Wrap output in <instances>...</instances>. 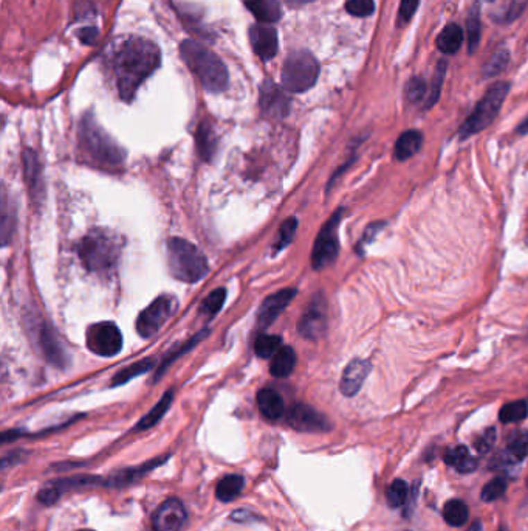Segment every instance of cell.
Segmentation results:
<instances>
[{
	"label": "cell",
	"instance_id": "12",
	"mask_svg": "<svg viewBox=\"0 0 528 531\" xmlns=\"http://www.w3.org/2000/svg\"><path fill=\"white\" fill-rule=\"evenodd\" d=\"M188 513L183 502L177 497L164 500L152 516V530L153 531H182Z\"/></svg>",
	"mask_w": 528,
	"mask_h": 531
},
{
	"label": "cell",
	"instance_id": "37",
	"mask_svg": "<svg viewBox=\"0 0 528 531\" xmlns=\"http://www.w3.org/2000/svg\"><path fill=\"white\" fill-rule=\"evenodd\" d=\"M225 300H226V289L217 288L216 291H212L211 294L202 302V304H200V308H198V313L205 317L212 318L219 313L220 309L223 308Z\"/></svg>",
	"mask_w": 528,
	"mask_h": 531
},
{
	"label": "cell",
	"instance_id": "15",
	"mask_svg": "<svg viewBox=\"0 0 528 531\" xmlns=\"http://www.w3.org/2000/svg\"><path fill=\"white\" fill-rule=\"evenodd\" d=\"M37 345L45 359L51 365H55V367L65 368L70 363V357L67 354L64 343L51 325H41V328L37 331Z\"/></svg>",
	"mask_w": 528,
	"mask_h": 531
},
{
	"label": "cell",
	"instance_id": "26",
	"mask_svg": "<svg viewBox=\"0 0 528 531\" xmlns=\"http://www.w3.org/2000/svg\"><path fill=\"white\" fill-rule=\"evenodd\" d=\"M445 463L448 464V466L456 468L459 473H462V474L474 473V471H476L479 466L477 460L470 455V450H468V448L462 446V444H459V446L446 450Z\"/></svg>",
	"mask_w": 528,
	"mask_h": 531
},
{
	"label": "cell",
	"instance_id": "53",
	"mask_svg": "<svg viewBox=\"0 0 528 531\" xmlns=\"http://www.w3.org/2000/svg\"><path fill=\"white\" fill-rule=\"evenodd\" d=\"M21 460H24V452H12V454L5 455L2 459V469L5 471L6 468L11 466V464H16Z\"/></svg>",
	"mask_w": 528,
	"mask_h": 531
},
{
	"label": "cell",
	"instance_id": "5",
	"mask_svg": "<svg viewBox=\"0 0 528 531\" xmlns=\"http://www.w3.org/2000/svg\"><path fill=\"white\" fill-rule=\"evenodd\" d=\"M168 266L173 278L189 284L200 281L210 272L206 256L183 238H171L168 241Z\"/></svg>",
	"mask_w": 528,
	"mask_h": 531
},
{
	"label": "cell",
	"instance_id": "42",
	"mask_svg": "<svg viewBox=\"0 0 528 531\" xmlns=\"http://www.w3.org/2000/svg\"><path fill=\"white\" fill-rule=\"evenodd\" d=\"M508 61H510V53H508L506 49H499L497 51H494V55L488 59V63L485 64L484 76L488 78L499 75L500 72L505 70Z\"/></svg>",
	"mask_w": 528,
	"mask_h": 531
},
{
	"label": "cell",
	"instance_id": "14",
	"mask_svg": "<svg viewBox=\"0 0 528 531\" xmlns=\"http://www.w3.org/2000/svg\"><path fill=\"white\" fill-rule=\"evenodd\" d=\"M260 109L270 118H284L289 115L291 99L287 95L284 88L275 84L273 81H266L260 85Z\"/></svg>",
	"mask_w": 528,
	"mask_h": 531
},
{
	"label": "cell",
	"instance_id": "32",
	"mask_svg": "<svg viewBox=\"0 0 528 531\" xmlns=\"http://www.w3.org/2000/svg\"><path fill=\"white\" fill-rule=\"evenodd\" d=\"M480 31H482V24H480V6L476 2L471 6V10L468 11L466 17V42L468 51H470L471 55L479 49Z\"/></svg>",
	"mask_w": 528,
	"mask_h": 531
},
{
	"label": "cell",
	"instance_id": "29",
	"mask_svg": "<svg viewBox=\"0 0 528 531\" xmlns=\"http://www.w3.org/2000/svg\"><path fill=\"white\" fill-rule=\"evenodd\" d=\"M296 367V353L291 347H282L273 356L270 373L275 377H289Z\"/></svg>",
	"mask_w": 528,
	"mask_h": 531
},
{
	"label": "cell",
	"instance_id": "48",
	"mask_svg": "<svg viewBox=\"0 0 528 531\" xmlns=\"http://www.w3.org/2000/svg\"><path fill=\"white\" fill-rule=\"evenodd\" d=\"M418 5L420 0H402V3H400V19L403 22H409L416 15Z\"/></svg>",
	"mask_w": 528,
	"mask_h": 531
},
{
	"label": "cell",
	"instance_id": "41",
	"mask_svg": "<svg viewBox=\"0 0 528 531\" xmlns=\"http://www.w3.org/2000/svg\"><path fill=\"white\" fill-rule=\"evenodd\" d=\"M296 229H298V219L296 218L287 219V221L280 225L275 245H273V252H275V254H278V252H280V250H284L287 245L291 243L293 238H295Z\"/></svg>",
	"mask_w": 528,
	"mask_h": 531
},
{
	"label": "cell",
	"instance_id": "54",
	"mask_svg": "<svg viewBox=\"0 0 528 531\" xmlns=\"http://www.w3.org/2000/svg\"><path fill=\"white\" fill-rule=\"evenodd\" d=\"M310 2H315V0H285V3L291 6V8H296V6H303Z\"/></svg>",
	"mask_w": 528,
	"mask_h": 531
},
{
	"label": "cell",
	"instance_id": "6",
	"mask_svg": "<svg viewBox=\"0 0 528 531\" xmlns=\"http://www.w3.org/2000/svg\"><path fill=\"white\" fill-rule=\"evenodd\" d=\"M508 92H510V83L506 81L491 85V88L486 90L484 98L480 99L476 108H474L472 114L466 118L462 126H460L459 137L465 140V138L479 134V132H482L485 128H488V126L494 122V118L497 117Z\"/></svg>",
	"mask_w": 528,
	"mask_h": 531
},
{
	"label": "cell",
	"instance_id": "58",
	"mask_svg": "<svg viewBox=\"0 0 528 531\" xmlns=\"http://www.w3.org/2000/svg\"><path fill=\"white\" fill-rule=\"evenodd\" d=\"M486 2H493V0H486Z\"/></svg>",
	"mask_w": 528,
	"mask_h": 531
},
{
	"label": "cell",
	"instance_id": "31",
	"mask_svg": "<svg viewBox=\"0 0 528 531\" xmlns=\"http://www.w3.org/2000/svg\"><path fill=\"white\" fill-rule=\"evenodd\" d=\"M245 488V479L239 474H231L223 477L217 483L216 496L220 502H231L242 493Z\"/></svg>",
	"mask_w": 528,
	"mask_h": 531
},
{
	"label": "cell",
	"instance_id": "45",
	"mask_svg": "<svg viewBox=\"0 0 528 531\" xmlns=\"http://www.w3.org/2000/svg\"><path fill=\"white\" fill-rule=\"evenodd\" d=\"M404 95L407 98V101L418 103L420 99L426 95V83L422 78H412L411 81L406 84Z\"/></svg>",
	"mask_w": 528,
	"mask_h": 531
},
{
	"label": "cell",
	"instance_id": "60",
	"mask_svg": "<svg viewBox=\"0 0 528 531\" xmlns=\"http://www.w3.org/2000/svg\"><path fill=\"white\" fill-rule=\"evenodd\" d=\"M527 487H528V479H527Z\"/></svg>",
	"mask_w": 528,
	"mask_h": 531
},
{
	"label": "cell",
	"instance_id": "13",
	"mask_svg": "<svg viewBox=\"0 0 528 531\" xmlns=\"http://www.w3.org/2000/svg\"><path fill=\"white\" fill-rule=\"evenodd\" d=\"M287 423L298 432H327L332 427L323 414L307 404H295L287 414Z\"/></svg>",
	"mask_w": 528,
	"mask_h": 531
},
{
	"label": "cell",
	"instance_id": "47",
	"mask_svg": "<svg viewBox=\"0 0 528 531\" xmlns=\"http://www.w3.org/2000/svg\"><path fill=\"white\" fill-rule=\"evenodd\" d=\"M496 438H497L496 429L494 427L486 429L485 432L480 435L476 441H474V448H476L479 454H488L493 449L494 443H496Z\"/></svg>",
	"mask_w": 528,
	"mask_h": 531
},
{
	"label": "cell",
	"instance_id": "9",
	"mask_svg": "<svg viewBox=\"0 0 528 531\" xmlns=\"http://www.w3.org/2000/svg\"><path fill=\"white\" fill-rule=\"evenodd\" d=\"M85 345L93 354L112 357L123 350V334L113 322H99L87 329Z\"/></svg>",
	"mask_w": 528,
	"mask_h": 531
},
{
	"label": "cell",
	"instance_id": "24",
	"mask_svg": "<svg viewBox=\"0 0 528 531\" xmlns=\"http://www.w3.org/2000/svg\"><path fill=\"white\" fill-rule=\"evenodd\" d=\"M196 143L200 158H202L203 162L212 161L217 149V136L208 122H202L198 124L196 132Z\"/></svg>",
	"mask_w": 528,
	"mask_h": 531
},
{
	"label": "cell",
	"instance_id": "52",
	"mask_svg": "<svg viewBox=\"0 0 528 531\" xmlns=\"http://www.w3.org/2000/svg\"><path fill=\"white\" fill-rule=\"evenodd\" d=\"M78 36L83 44H93L98 36V30L95 26H87V28H83L78 33Z\"/></svg>",
	"mask_w": 528,
	"mask_h": 531
},
{
	"label": "cell",
	"instance_id": "2",
	"mask_svg": "<svg viewBox=\"0 0 528 531\" xmlns=\"http://www.w3.org/2000/svg\"><path fill=\"white\" fill-rule=\"evenodd\" d=\"M79 152L87 165L103 171H121L126 151L99 126L92 114H85L78 131Z\"/></svg>",
	"mask_w": 528,
	"mask_h": 531
},
{
	"label": "cell",
	"instance_id": "11",
	"mask_svg": "<svg viewBox=\"0 0 528 531\" xmlns=\"http://www.w3.org/2000/svg\"><path fill=\"white\" fill-rule=\"evenodd\" d=\"M298 331L307 341H318L327 331V303L323 294L312 298L298 322Z\"/></svg>",
	"mask_w": 528,
	"mask_h": 531
},
{
	"label": "cell",
	"instance_id": "40",
	"mask_svg": "<svg viewBox=\"0 0 528 531\" xmlns=\"http://www.w3.org/2000/svg\"><path fill=\"white\" fill-rule=\"evenodd\" d=\"M446 67H448V64H446L445 59H442V61L437 64L436 72H434L432 84H431V89H429V95H427V99H426L425 109L432 108V106L438 101L440 94H442V85H443V81H445Z\"/></svg>",
	"mask_w": 528,
	"mask_h": 531
},
{
	"label": "cell",
	"instance_id": "17",
	"mask_svg": "<svg viewBox=\"0 0 528 531\" xmlns=\"http://www.w3.org/2000/svg\"><path fill=\"white\" fill-rule=\"evenodd\" d=\"M101 482L103 480L95 475H76V477H69V479L50 482L49 484H45L41 491H39L37 500L44 503V505H53V503L58 502L59 497H61L64 491L67 489H73L79 487H93V484H103Z\"/></svg>",
	"mask_w": 528,
	"mask_h": 531
},
{
	"label": "cell",
	"instance_id": "39",
	"mask_svg": "<svg viewBox=\"0 0 528 531\" xmlns=\"http://www.w3.org/2000/svg\"><path fill=\"white\" fill-rule=\"evenodd\" d=\"M386 499H387V505L391 508H400L409 499V487L407 483L402 479L393 480V483L387 488L386 493Z\"/></svg>",
	"mask_w": 528,
	"mask_h": 531
},
{
	"label": "cell",
	"instance_id": "19",
	"mask_svg": "<svg viewBox=\"0 0 528 531\" xmlns=\"http://www.w3.org/2000/svg\"><path fill=\"white\" fill-rule=\"evenodd\" d=\"M371 373V362L364 359H353L343 371L339 381V390L344 396H355L363 387L366 377Z\"/></svg>",
	"mask_w": 528,
	"mask_h": 531
},
{
	"label": "cell",
	"instance_id": "59",
	"mask_svg": "<svg viewBox=\"0 0 528 531\" xmlns=\"http://www.w3.org/2000/svg\"><path fill=\"white\" fill-rule=\"evenodd\" d=\"M499 531H505V530H502V528H500V530H499Z\"/></svg>",
	"mask_w": 528,
	"mask_h": 531
},
{
	"label": "cell",
	"instance_id": "23",
	"mask_svg": "<svg viewBox=\"0 0 528 531\" xmlns=\"http://www.w3.org/2000/svg\"><path fill=\"white\" fill-rule=\"evenodd\" d=\"M246 8L259 24H275L282 17V8L278 0H245Z\"/></svg>",
	"mask_w": 528,
	"mask_h": 531
},
{
	"label": "cell",
	"instance_id": "55",
	"mask_svg": "<svg viewBox=\"0 0 528 531\" xmlns=\"http://www.w3.org/2000/svg\"><path fill=\"white\" fill-rule=\"evenodd\" d=\"M518 132H519V134H527V132H528V117L525 118L522 123L518 126Z\"/></svg>",
	"mask_w": 528,
	"mask_h": 531
},
{
	"label": "cell",
	"instance_id": "4",
	"mask_svg": "<svg viewBox=\"0 0 528 531\" xmlns=\"http://www.w3.org/2000/svg\"><path fill=\"white\" fill-rule=\"evenodd\" d=\"M180 55H182L185 64L197 76L200 84L211 94H220L228 88V70L216 53L203 47L200 42L188 39L180 45Z\"/></svg>",
	"mask_w": 528,
	"mask_h": 531
},
{
	"label": "cell",
	"instance_id": "8",
	"mask_svg": "<svg viewBox=\"0 0 528 531\" xmlns=\"http://www.w3.org/2000/svg\"><path fill=\"white\" fill-rule=\"evenodd\" d=\"M343 209H338L335 213L330 216L313 244L312 250V266L315 270H321L329 268L330 264L335 263L339 254V241H338V227L343 218Z\"/></svg>",
	"mask_w": 528,
	"mask_h": 531
},
{
	"label": "cell",
	"instance_id": "7",
	"mask_svg": "<svg viewBox=\"0 0 528 531\" xmlns=\"http://www.w3.org/2000/svg\"><path fill=\"white\" fill-rule=\"evenodd\" d=\"M319 76V63L307 50H296L285 59L282 88L291 94H303L315 85Z\"/></svg>",
	"mask_w": 528,
	"mask_h": 531
},
{
	"label": "cell",
	"instance_id": "20",
	"mask_svg": "<svg viewBox=\"0 0 528 531\" xmlns=\"http://www.w3.org/2000/svg\"><path fill=\"white\" fill-rule=\"evenodd\" d=\"M24 177L25 183L28 187L30 196L36 202L41 201L44 195V176H42V165L39 162L37 154L33 149L24 151Z\"/></svg>",
	"mask_w": 528,
	"mask_h": 531
},
{
	"label": "cell",
	"instance_id": "22",
	"mask_svg": "<svg viewBox=\"0 0 528 531\" xmlns=\"http://www.w3.org/2000/svg\"><path fill=\"white\" fill-rule=\"evenodd\" d=\"M257 406L260 414L269 421H278L285 411L284 398L275 389H262L257 393Z\"/></svg>",
	"mask_w": 528,
	"mask_h": 531
},
{
	"label": "cell",
	"instance_id": "3",
	"mask_svg": "<svg viewBox=\"0 0 528 531\" xmlns=\"http://www.w3.org/2000/svg\"><path fill=\"white\" fill-rule=\"evenodd\" d=\"M84 268L98 275H109L118 263L121 240L107 229H93L76 245Z\"/></svg>",
	"mask_w": 528,
	"mask_h": 531
},
{
	"label": "cell",
	"instance_id": "43",
	"mask_svg": "<svg viewBox=\"0 0 528 531\" xmlns=\"http://www.w3.org/2000/svg\"><path fill=\"white\" fill-rule=\"evenodd\" d=\"M506 480L504 477H496L488 482L482 488V500L484 502H496L505 494Z\"/></svg>",
	"mask_w": 528,
	"mask_h": 531
},
{
	"label": "cell",
	"instance_id": "56",
	"mask_svg": "<svg viewBox=\"0 0 528 531\" xmlns=\"http://www.w3.org/2000/svg\"><path fill=\"white\" fill-rule=\"evenodd\" d=\"M466 531H484V530H482V523H480V522H474L472 525H471L470 528H468Z\"/></svg>",
	"mask_w": 528,
	"mask_h": 531
},
{
	"label": "cell",
	"instance_id": "27",
	"mask_svg": "<svg viewBox=\"0 0 528 531\" xmlns=\"http://www.w3.org/2000/svg\"><path fill=\"white\" fill-rule=\"evenodd\" d=\"M208 334H210V328H205V329L200 331V333H197L196 336H192L191 338H188V341L183 342V343H180L178 347H176L172 351H169V354L166 356L164 359H163V362L158 365L157 373H155V381H158V377L162 376V375L164 373V371L168 370L173 362L178 361L180 357L185 356L186 353H188V351H191L194 347H196V345H197L198 342H202V338H205Z\"/></svg>",
	"mask_w": 528,
	"mask_h": 531
},
{
	"label": "cell",
	"instance_id": "38",
	"mask_svg": "<svg viewBox=\"0 0 528 531\" xmlns=\"http://www.w3.org/2000/svg\"><path fill=\"white\" fill-rule=\"evenodd\" d=\"M506 450L516 461L524 460L528 455V430H518L508 438Z\"/></svg>",
	"mask_w": 528,
	"mask_h": 531
},
{
	"label": "cell",
	"instance_id": "57",
	"mask_svg": "<svg viewBox=\"0 0 528 531\" xmlns=\"http://www.w3.org/2000/svg\"><path fill=\"white\" fill-rule=\"evenodd\" d=\"M79 531H95V530H79Z\"/></svg>",
	"mask_w": 528,
	"mask_h": 531
},
{
	"label": "cell",
	"instance_id": "44",
	"mask_svg": "<svg viewBox=\"0 0 528 531\" xmlns=\"http://www.w3.org/2000/svg\"><path fill=\"white\" fill-rule=\"evenodd\" d=\"M346 10L355 17H367L375 11V0H347Z\"/></svg>",
	"mask_w": 528,
	"mask_h": 531
},
{
	"label": "cell",
	"instance_id": "25",
	"mask_svg": "<svg viewBox=\"0 0 528 531\" xmlns=\"http://www.w3.org/2000/svg\"><path fill=\"white\" fill-rule=\"evenodd\" d=\"M423 145V136L422 132H418L416 129H409L403 132L402 136L398 137V140L395 143V149H393V156H395L397 161H407L417 154Z\"/></svg>",
	"mask_w": 528,
	"mask_h": 531
},
{
	"label": "cell",
	"instance_id": "10",
	"mask_svg": "<svg viewBox=\"0 0 528 531\" xmlns=\"http://www.w3.org/2000/svg\"><path fill=\"white\" fill-rule=\"evenodd\" d=\"M173 309H176V300L171 295H160L153 300L148 308L143 309L137 318V333L143 338H149L155 336L163 325L169 320Z\"/></svg>",
	"mask_w": 528,
	"mask_h": 531
},
{
	"label": "cell",
	"instance_id": "21",
	"mask_svg": "<svg viewBox=\"0 0 528 531\" xmlns=\"http://www.w3.org/2000/svg\"><path fill=\"white\" fill-rule=\"evenodd\" d=\"M168 457L169 455L157 457L155 460H151L148 463H144V464H142V466H135V468H129V469L118 471V473H113L109 479L104 482V484H107V487H113V488H121V487H126V484L135 483L137 480L142 479V477L151 473L153 468H157V466H160V464H163L166 460H168Z\"/></svg>",
	"mask_w": 528,
	"mask_h": 531
},
{
	"label": "cell",
	"instance_id": "51",
	"mask_svg": "<svg viewBox=\"0 0 528 531\" xmlns=\"http://www.w3.org/2000/svg\"><path fill=\"white\" fill-rule=\"evenodd\" d=\"M231 519L234 522H254V521H259V517L256 514H253L248 509H239V511H234V513L231 514Z\"/></svg>",
	"mask_w": 528,
	"mask_h": 531
},
{
	"label": "cell",
	"instance_id": "36",
	"mask_svg": "<svg viewBox=\"0 0 528 531\" xmlns=\"http://www.w3.org/2000/svg\"><path fill=\"white\" fill-rule=\"evenodd\" d=\"M280 348H282V338L273 334L259 336L256 343H254V351H256V354L262 357V359L273 357Z\"/></svg>",
	"mask_w": 528,
	"mask_h": 531
},
{
	"label": "cell",
	"instance_id": "18",
	"mask_svg": "<svg viewBox=\"0 0 528 531\" xmlns=\"http://www.w3.org/2000/svg\"><path fill=\"white\" fill-rule=\"evenodd\" d=\"M250 42L262 61H270L278 53V31L273 25L256 24L250 28Z\"/></svg>",
	"mask_w": 528,
	"mask_h": 531
},
{
	"label": "cell",
	"instance_id": "28",
	"mask_svg": "<svg viewBox=\"0 0 528 531\" xmlns=\"http://www.w3.org/2000/svg\"><path fill=\"white\" fill-rule=\"evenodd\" d=\"M437 49L445 55L459 51L463 44V30L457 24H448L437 38Z\"/></svg>",
	"mask_w": 528,
	"mask_h": 531
},
{
	"label": "cell",
	"instance_id": "35",
	"mask_svg": "<svg viewBox=\"0 0 528 531\" xmlns=\"http://www.w3.org/2000/svg\"><path fill=\"white\" fill-rule=\"evenodd\" d=\"M527 415H528V404L527 401L520 400V401H513V402L505 404V406L499 411V420L504 424H511V423L522 421L524 418H527Z\"/></svg>",
	"mask_w": 528,
	"mask_h": 531
},
{
	"label": "cell",
	"instance_id": "33",
	"mask_svg": "<svg viewBox=\"0 0 528 531\" xmlns=\"http://www.w3.org/2000/svg\"><path fill=\"white\" fill-rule=\"evenodd\" d=\"M153 363H155V362H153L152 357H148V359H142V361H138L135 363L129 365V367L119 370L118 373L113 376V379L110 382V387L124 386V384L132 381L133 377L148 373L149 370L153 368Z\"/></svg>",
	"mask_w": 528,
	"mask_h": 531
},
{
	"label": "cell",
	"instance_id": "16",
	"mask_svg": "<svg viewBox=\"0 0 528 531\" xmlns=\"http://www.w3.org/2000/svg\"><path fill=\"white\" fill-rule=\"evenodd\" d=\"M298 291L289 288V289H280L276 294L270 295L262 303L259 313H257V327L260 329L269 328L273 322L278 320V317L289 308L293 298L296 297Z\"/></svg>",
	"mask_w": 528,
	"mask_h": 531
},
{
	"label": "cell",
	"instance_id": "34",
	"mask_svg": "<svg viewBox=\"0 0 528 531\" xmlns=\"http://www.w3.org/2000/svg\"><path fill=\"white\" fill-rule=\"evenodd\" d=\"M468 517H470V509H468L465 502L454 499L445 503L443 519L446 521L448 525L462 527L468 522Z\"/></svg>",
	"mask_w": 528,
	"mask_h": 531
},
{
	"label": "cell",
	"instance_id": "46",
	"mask_svg": "<svg viewBox=\"0 0 528 531\" xmlns=\"http://www.w3.org/2000/svg\"><path fill=\"white\" fill-rule=\"evenodd\" d=\"M15 213L12 210L8 209V202H6V197H3V210H2V241L3 245L8 244L10 236L15 231Z\"/></svg>",
	"mask_w": 528,
	"mask_h": 531
},
{
	"label": "cell",
	"instance_id": "30",
	"mask_svg": "<svg viewBox=\"0 0 528 531\" xmlns=\"http://www.w3.org/2000/svg\"><path fill=\"white\" fill-rule=\"evenodd\" d=\"M172 401H173V391L168 390L163 395L162 400L153 406V409L149 411V414H146L142 420H139V423L135 426V430H138V432H142V430H148L155 426L158 421H162V418L166 415V411L169 410Z\"/></svg>",
	"mask_w": 528,
	"mask_h": 531
},
{
	"label": "cell",
	"instance_id": "49",
	"mask_svg": "<svg viewBox=\"0 0 528 531\" xmlns=\"http://www.w3.org/2000/svg\"><path fill=\"white\" fill-rule=\"evenodd\" d=\"M528 3V0H511L510 5H508V8L505 11V22H511L514 21V19H518L520 16V13L524 11L525 5Z\"/></svg>",
	"mask_w": 528,
	"mask_h": 531
},
{
	"label": "cell",
	"instance_id": "50",
	"mask_svg": "<svg viewBox=\"0 0 528 531\" xmlns=\"http://www.w3.org/2000/svg\"><path fill=\"white\" fill-rule=\"evenodd\" d=\"M381 227H383V222L372 224V225H369V227L366 229V231H364L363 238H361V240H359V244H358V252L363 250L364 245L369 244V243L373 240V238H375V235H377L378 231L381 230Z\"/></svg>",
	"mask_w": 528,
	"mask_h": 531
},
{
	"label": "cell",
	"instance_id": "1",
	"mask_svg": "<svg viewBox=\"0 0 528 531\" xmlns=\"http://www.w3.org/2000/svg\"><path fill=\"white\" fill-rule=\"evenodd\" d=\"M162 53L158 45L149 39L126 38L112 56V69L117 78V88L123 101H132L146 79L160 67Z\"/></svg>",
	"mask_w": 528,
	"mask_h": 531
}]
</instances>
